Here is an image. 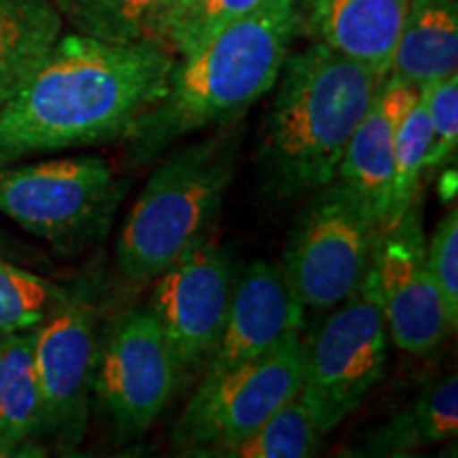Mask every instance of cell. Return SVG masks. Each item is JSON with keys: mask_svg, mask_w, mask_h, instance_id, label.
<instances>
[{"mask_svg": "<svg viewBox=\"0 0 458 458\" xmlns=\"http://www.w3.org/2000/svg\"><path fill=\"white\" fill-rule=\"evenodd\" d=\"M176 55L151 41L62 34L0 106V165L62 148L122 140L168 88Z\"/></svg>", "mask_w": 458, "mask_h": 458, "instance_id": "6da1fadb", "label": "cell"}, {"mask_svg": "<svg viewBox=\"0 0 458 458\" xmlns=\"http://www.w3.org/2000/svg\"><path fill=\"white\" fill-rule=\"evenodd\" d=\"M303 24L300 0H266L187 57H176L157 105L123 136L131 164H148L199 130L227 128L274 89Z\"/></svg>", "mask_w": 458, "mask_h": 458, "instance_id": "7a4b0ae2", "label": "cell"}, {"mask_svg": "<svg viewBox=\"0 0 458 458\" xmlns=\"http://www.w3.org/2000/svg\"><path fill=\"white\" fill-rule=\"evenodd\" d=\"M382 83L380 74L320 41L286 55L259 153L267 193L284 202L334 182Z\"/></svg>", "mask_w": 458, "mask_h": 458, "instance_id": "3957f363", "label": "cell"}, {"mask_svg": "<svg viewBox=\"0 0 458 458\" xmlns=\"http://www.w3.org/2000/svg\"><path fill=\"white\" fill-rule=\"evenodd\" d=\"M232 134L191 145L148 176L117 240V266L128 283H153L193 246L208 240L233 174Z\"/></svg>", "mask_w": 458, "mask_h": 458, "instance_id": "277c9868", "label": "cell"}, {"mask_svg": "<svg viewBox=\"0 0 458 458\" xmlns=\"http://www.w3.org/2000/svg\"><path fill=\"white\" fill-rule=\"evenodd\" d=\"M123 189L113 165L94 156L7 164L0 165V215L72 253L106 232Z\"/></svg>", "mask_w": 458, "mask_h": 458, "instance_id": "5b68a950", "label": "cell"}, {"mask_svg": "<svg viewBox=\"0 0 458 458\" xmlns=\"http://www.w3.org/2000/svg\"><path fill=\"white\" fill-rule=\"evenodd\" d=\"M388 329L371 278L331 308L303 342V377L297 399L306 405L320 433L342 425L382 380Z\"/></svg>", "mask_w": 458, "mask_h": 458, "instance_id": "8992f818", "label": "cell"}, {"mask_svg": "<svg viewBox=\"0 0 458 458\" xmlns=\"http://www.w3.org/2000/svg\"><path fill=\"white\" fill-rule=\"evenodd\" d=\"M301 377L303 342L291 331L261 357L199 385L176 422L174 448L225 456L300 394Z\"/></svg>", "mask_w": 458, "mask_h": 458, "instance_id": "52a82bcc", "label": "cell"}, {"mask_svg": "<svg viewBox=\"0 0 458 458\" xmlns=\"http://www.w3.org/2000/svg\"><path fill=\"white\" fill-rule=\"evenodd\" d=\"M284 255V276L303 308L329 312L363 284L382 227L340 182L312 193Z\"/></svg>", "mask_w": 458, "mask_h": 458, "instance_id": "ba28073f", "label": "cell"}, {"mask_svg": "<svg viewBox=\"0 0 458 458\" xmlns=\"http://www.w3.org/2000/svg\"><path fill=\"white\" fill-rule=\"evenodd\" d=\"M179 369L151 308H134L98 342L91 393L122 439L147 433L179 386Z\"/></svg>", "mask_w": 458, "mask_h": 458, "instance_id": "9c48e42d", "label": "cell"}, {"mask_svg": "<svg viewBox=\"0 0 458 458\" xmlns=\"http://www.w3.org/2000/svg\"><path fill=\"white\" fill-rule=\"evenodd\" d=\"M98 306L89 286L66 289L64 300L37 327L34 369L43 401V437L62 450L81 444L89 414L98 351Z\"/></svg>", "mask_w": 458, "mask_h": 458, "instance_id": "30bf717a", "label": "cell"}, {"mask_svg": "<svg viewBox=\"0 0 458 458\" xmlns=\"http://www.w3.org/2000/svg\"><path fill=\"white\" fill-rule=\"evenodd\" d=\"M236 280L232 257L210 240L156 278L148 308L159 320L181 382L206 369L213 357Z\"/></svg>", "mask_w": 458, "mask_h": 458, "instance_id": "8fae6325", "label": "cell"}, {"mask_svg": "<svg viewBox=\"0 0 458 458\" xmlns=\"http://www.w3.org/2000/svg\"><path fill=\"white\" fill-rule=\"evenodd\" d=\"M371 278L388 335L399 351L425 357L456 331L428 272L422 216L414 206L397 225L382 232Z\"/></svg>", "mask_w": 458, "mask_h": 458, "instance_id": "7c38bea8", "label": "cell"}, {"mask_svg": "<svg viewBox=\"0 0 458 458\" xmlns=\"http://www.w3.org/2000/svg\"><path fill=\"white\" fill-rule=\"evenodd\" d=\"M306 308L291 289L283 267L255 261L233 286L221 340L204 369L202 382L216 380L249 363L306 325Z\"/></svg>", "mask_w": 458, "mask_h": 458, "instance_id": "4fadbf2b", "label": "cell"}, {"mask_svg": "<svg viewBox=\"0 0 458 458\" xmlns=\"http://www.w3.org/2000/svg\"><path fill=\"white\" fill-rule=\"evenodd\" d=\"M418 96L420 89L388 74L352 131L337 165L335 181L382 229L391 199L397 130Z\"/></svg>", "mask_w": 458, "mask_h": 458, "instance_id": "5bb4252c", "label": "cell"}, {"mask_svg": "<svg viewBox=\"0 0 458 458\" xmlns=\"http://www.w3.org/2000/svg\"><path fill=\"white\" fill-rule=\"evenodd\" d=\"M410 0H314L318 41L386 79L403 30Z\"/></svg>", "mask_w": 458, "mask_h": 458, "instance_id": "9a60e30c", "label": "cell"}, {"mask_svg": "<svg viewBox=\"0 0 458 458\" xmlns=\"http://www.w3.org/2000/svg\"><path fill=\"white\" fill-rule=\"evenodd\" d=\"M458 4L456 0H410L391 74L425 88L456 74Z\"/></svg>", "mask_w": 458, "mask_h": 458, "instance_id": "2e32d148", "label": "cell"}, {"mask_svg": "<svg viewBox=\"0 0 458 458\" xmlns=\"http://www.w3.org/2000/svg\"><path fill=\"white\" fill-rule=\"evenodd\" d=\"M37 329L0 335V456L43 437V401L34 369Z\"/></svg>", "mask_w": 458, "mask_h": 458, "instance_id": "e0dca14e", "label": "cell"}, {"mask_svg": "<svg viewBox=\"0 0 458 458\" xmlns=\"http://www.w3.org/2000/svg\"><path fill=\"white\" fill-rule=\"evenodd\" d=\"M62 26L51 0H0V106L41 66Z\"/></svg>", "mask_w": 458, "mask_h": 458, "instance_id": "ac0fdd59", "label": "cell"}, {"mask_svg": "<svg viewBox=\"0 0 458 458\" xmlns=\"http://www.w3.org/2000/svg\"><path fill=\"white\" fill-rule=\"evenodd\" d=\"M458 431V380L452 374L428 386L410 408L369 433L357 454L403 456L454 437Z\"/></svg>", "mask_w": 458, "mask_h": 458, "instance_id": "d6986e66", "label": "cell"}, {"mask_svg": "<svg viewBox=\"0 0 458 458\" xmlns=\"http://www.w3.org/2000/svg\"><path fill=\"white\" fill-rule=\"evenodd\" d=\"M51 4L74 32L108 43L148 41L156 9V0H51Z\"/></svg>", "mask_w": 458, "mask_h": 458, "instance_id": "ffe728a7", "label": "cell"}, {"mask_svg": "<svg viewBox=\"0 0 458 458\" xmlns=\"http://www.w3.org/2000/svg\"><path fill=\"white\" fill-rule=\"evenodd\" d=\"M325 435L300 399H291L225 456L308 458L318 454Z\"/></svg>", "mask_w": 458, "mask_h": 458, "instance_id": "44dd1931", "label": "cell"}, {"mask_svg": "<svg viewBox=\"0 0 458 458\" xmlns=\"http://www.w3.org/2000/svg\"><path fill=\"white\" fill-rule=\"evenodd\" d=\"M428 142H431V128H428L425 105L418 96V102L410 108L397 130L391 199H388V213L382 232L397 225L401 216L414 206L420 181L425 176Z\"/></svg>", "mask_w": 458, "mask_h": 458, "instance_id": "7402d4cb", "label": "cell"}, {"mask_svg": "<svg viewBox=\"0 0 458 458\" xmlns=\"http://www.w3.org/2000/svg\"><path fill=\"white\" fill-rule=\"evenodd\" d=\"M66 289L0 259V335L37 329Z\"/></svg>", "mask_w": 458, "mask_h": 458, "instance_id": "603a6c76", "label": "cell"}, {"mask_svg": "<svg viewBox=\"0 0 458 458\" xmlns=\"http://www.w3.org/2000/svg\"><path fill=\"white\" fill-rule=\"evenodd\" d=\"M431 142L425 159V174L452 162L458 147V74L420 88Z\"/></svg>", "mask_w": 458, "mask_h": 458, "instance_id": "cb8c5ba5", "label": "cell"}, {"mask_svg": "<svg viewBox=\"0 0 458 458\" xmlns=\"http://www.w3.org/2000/svg\"><path fill=\"white\" fill-rule=\"evenodd\" d=\"M266 0H199L165 43L176 57H187L208 43L233 20L255 11Z\"/></svg>", "mask_w": 458, "mask_h": 458, "instance_id": "d4e9b609", "label": "cell"}, {"mask_svg": "<svg viewBox=\"0 0 458 458\" xmlns=\"http://www.w3.org/2000/svg\"><path fill=\"white\" fill-rule=\"evenodd\" d=\"M427 266L442 295L452 327L458 325V213L452 208L427 242Z\"/></svg>", "mask_w": 458, "mask_h": 458, "instance_id": "484cf974", "label": "cell"}, {"mask_svg": "<svg viewBox=\"0 0 458 458\" xmlns=\"http://www.w3.org/2000/svg\"><path fill=\"white\" fill-rule=\"evenodd\" d=\"M198 3L199 0H156L148 41L164 45L165 47V43H168L172 32L182 24V20L191 13V9L196 7Z\"/></svg>", "mask_w": 458, "mask_h": 458, "instance_id": "4316f807", "label": "cell"}]
</instances>
